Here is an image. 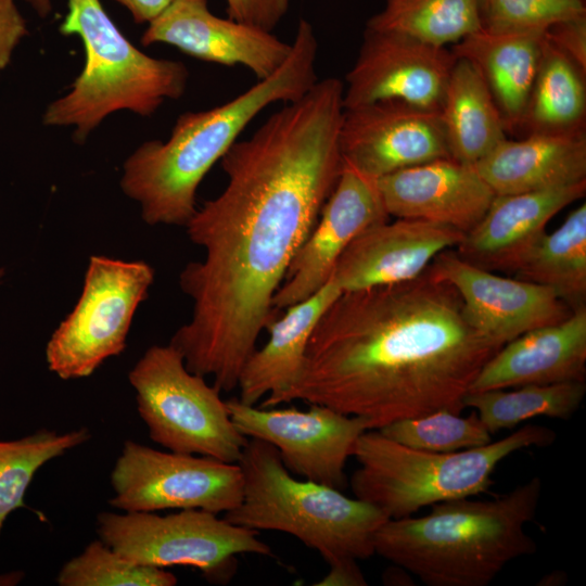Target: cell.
<instances>
[{"instance_id": "19", "label": "cell", "mask_w": 586, "mask_h": 586, "mask_svg": "<svg viewBox=\"0 0 586 586\" xmlns=\"http://www.w3.org/2000/svg\"><path fill=\"white\" fill-rule=\"evenodd\" d=\"M388 216L420 219L470 231L495 192L473 165L441 158L377 179Z\"/></svg>"}, {"instance_id": "7", "label": "cell", "mask_w": 586, "mask_h": 586, "mask_svg": "<svg viewBox=\"0 0 586 586\" xmlns=\"http://www.w3.org/2000/svg\"><path fill=\"white\" fill-rule=\"evenodd\" d=\"M553 430L526 424L486 445L454 453H434L399 444L378 430L365 431L352 457L358 468L351 476L354 496L387 519H399L438 502L486 493L497 466L510 455L555 442Z\"/></svg>"}, {"instance_id": "8", "label": "cell", "mask_w": 586, "mask_h": 586, "mask_svg": "<svg viewBox=\"0 0 586 586\" xmlns=\"http://www.w3.org/2000/svg\"><path fill=\"white\" fill-rule=\"evenodd\" d=\"M128 380L151 441L174 453L239 461L249 438L231 421L220 392L188 370L174 346H150Z\"/></svg>"}, {"instance_id": "14", "label": "cell", "mask_w": 586, "mask_h": 586, "mask_svg": "<svg viewBox=\"0 0 586 586\" xmlns=\"http://www.w3.org/2000/svg\"><path fill=\"white\" fill-rule=\"evenodd\" d=\"M340 150L343 163L374 179L451 158L440 113L394 99L344 109Z\"/></svg>"}, {"instance_id": "24", "label": "cell", "mask_w": 586, "mask_h": 586, "mask_svg": "<svg viewBox=\"0 0 586 586\" xmlns=\"http://www.w3.org/2000/svg\"><path fill=\"white\" fill-rule=\"evenodd\" d=\"M546 31V30H545ZM545 31H474L450 49L470 62L486 84L506 131H518L535 78Z\"/></svg>"}, {"instance_id": "10", "label": "cell", "mask_w": 586, "mask_h": 586, "mask_svg": "<svg viewBox=\"0 0 586 586\" xmlns=\"http://www.w3.org/2000/svg\"><path fill=\"white\" fill-rule=\"evenodd\" d=\"M153 281L154 269L144 260L92 255L75 307L47 343L48 369L62 380L81 379L120 355Z\"/></svg>"}, {"instance_id": "35", "label": "cell", "mask_w": 586, "mask_h": 586, "mask_svg": "<svg viewBox=\"0 0 586 586\" xmlns=\"http://www.w3.org/2000/svg\"><path fill=\"white\" fill-rule=\"evenodd\" d=\"M545 37L586 73V13L552 24Z\"/></svg>"}, {"instance_id": "9", "label": "cell", "mask_w": 586, "mask_h": 586, "mask_svg": "<svg viewBox=\"0 0 586 586\" xmlns=\"http://www.w3.org/2000/svg\"><path fill=\"white\" fill-rule=\"evenodd\" d=\"M95 532L99 539L137 564L191 566L215 584L232 578L239 555L272 556L257 531L200 509L165 515L102 511L97 515Z\"/></svg>"}, {"instance_id": "5", "label": "cell", "mask_w": 586, "mask_h": 586, "mask_svg": "<svg viewBox=\"0 0 586 586\" xmlns=\"http://www.w3.org/2000/svg\"><path fill=\"white\" fill-rule=\"evenodd\" d=\"M243 475L241 502L225 513L232 524L290 534L328 564L375 555L374 535L388 520L374 506L340 489L290 474L278 449L249 438L237 462Z\"/></svg>"}, {"instance_id": "31", "label": "cell", "mask_w": 586, "mask_h": 586, "mask_svg": "<svg viewBox=\"0 0 586 586\" xmlns=\"http://www.w3.org/2000/svg\"><path fill=\"white\" fill-rule=\"evenodd\" d=\"M378 431L405 446L434 453H454L492 442V434L474 411L463 417L461 412L438 409L395 421Z\"/></svg>"}, {"instance_id": "37", "label": "cell", "mask_w": 586, "mask_h": 586, "mask_svg": "<svg viewBox=\"0 0 586 586\" xmlns=\"http://www.w3.org/2000/svg\"><path fill=\"white\" fill-rule=\"evenodd\" d=\"M330 570L316 583L318 586H366L367 581L357 564V560L346 559L329 564Z\"/></svg>"}, {"instance_id": "28", "label": "cell", "mask_w": 586, "mask_h": 586, "mask_svg": "<svg viewBox=\"0 0 586 586\" xmlns=\"http://www.w3.org/2000/svg\"><path fill=\"white\" fill-rule=\"evenodd\" d=\"M585 381L530 384L468 392L464 408H472L491 434L510 430L533 418L569 419L579 409Z\"/></svg>"}, {"instance_id": "12", "label": "cell", "mask_w": 586, "mask_h": 586, "mask_svg": "<svg viewBox=\"0 0 586 586\" xmlns=\"http://www.w3.org/2000/svg\"><path fill=\"white\" fill-rule=\"evenodd\" d=\"M308 410L263 408L239 398L226 400L231 421L247 438L275 446L284 467L306 480L342 489L345 466L358 437L370 430L366 419L309 404Z\"/></svg>"}, {"instance_id": "39", "label": "cell", "mask_w": 586, "mask_h": 586, "mask_svg": "<svg viewBox=\"0 0 586 586\" xmlns=\"http://www.w3.org/2000/svg\"><path fill=\"white\" fill-rule=\"evenodd\" d=\"M38 14L46 15L50 11V0H28Z\"/></svg>"}, {"instance_id": "29", "label": "cell", "mask_w": 586, "mask_h": 586, "mask_svg": "<svg viewBox=\"0 0 586 586\" xmlns=\"http://www.w3.org/2000/svg\"><path fill=\"white\" fill-rule=\"evenodd\" d=\"M366 27L445 47L481 29L479 0H385Z\"/></svg>"}, {"instance_id": "32", "label": "cell", "mask_w": 586, "mask_h": 586, "mask_svg": "<svg viewBox=\"0 0 586 586\" xmlns=\"http://www.w3.org/2000/svg\"><path fill=\"white\" fill-rule=\"evenodd\" d=\"M59 586H175L178 578L164 568L137 564L101 539L63 564Z\"/></svg>"}, {"instance_id": "13", "label": "cell", "mask_w": 586, "mask_h": 586, "mask_svg": "<svg viewBox=\"0 0 586 586\" xmlns=\"http://www.w3.org/2000/svg\"><path fill=\"white\" fill-rule=\"evenodd\" d=\"M455 62L446 47L366 27L345 77L344 109L394 99L440 113Z\"/></svg>"}, {"instance_id": "26", "label": "cell", "mask_w": 586, "mask_h": 586, "mask_svg": "<svg viewBox=\"0 0 586 586\" xmlns=\"http://www.w3.org/2000/svg\"><path fill=\"white\" fill-rule=\"evenodd\" d=\"M586 73L544 36L535 78L518 128L526 135L585 132Z\"/></svg>"}, {"instance_id": "1", "label": "cell", "mask_w": 586, "mask_h": 586, "mask_svg": "<svg viewBox=\"0 0 586 586\" xmlns=\"http://www.w3.org/2000/svg\"><path fill=\"white\" fill-rule=\"evenodd\" d=\"M343 91L337 78L318 80L237 140L219 161L225 189L184 226L205 256L180 272L192 315L169 344L220 393L238 387L259 334L275 320L273 296L289 265L337 181Z\"/></svg>"}, {"instance_id": "34", "label": "cell", "mask_w": 586, "mask_h": 586, "mask_svg": "<svg viewBox=\"0 0 586 586\" xmlns=\"http://www.w3.org/2000/svg\"><path fill=\"white\" fill-rule=\"evenodd\" d=\"M291 0H226L228 17L267 31L286 14Z\"/></svg>"}, {"instance_id": "18", "label": "cell", "mask_w": 586, "mask_h": 586, "mask_svg": "<svg viewBox=\"0 0 586 586\" xmlns=\"http://www.w3.org/2000/svg\"><path fill=\"white\" fill-rule=\"evenodd\" d=\"M464 233L436 222L397 218L371 226L340 256L331 280L342 292L410 281L441 252L456 247Z\"/></svg>"}, {"instance_id": "4", "label": "cell", "mask_w": 586, "mask_h": 586, "mask_svg": "<svg viewBox=\"0 0 586 586\" xmlns=\"http://www.w3.org/2000/svg\"><path fill=\"white\" fill-rule=\"evenodd\" d=\"M542 492L534 476L494 499L448 500L422 517L388 519L375 532L374 552L429 586H487L537 551L526 526Z\"/></svg>"}, {"instance_id": "15", "label": "cell", "mask_w": 586, "mask_h": 586, "mask_svg": "<svg viewBox=\"0 0 586 586\" xmlns=\"http://www.w3.org/2000/svg\"><path fill=\"white\" fill-rule=\"evenodd\" d=\"M388 217L377 179L342 162L337 181L316 225L291 260L273 296V308L285 309L315 294L329 281L349 243Z\"/></svg>"}, {"instance_id": "2", "label": "cell", "mask_w": 586, "mask_h": 586, "mask_svg": "<svg viewBox=\"0 0 586 586\" xmlns=\"http://www.w3.org/2000/svg\"><path fill=\"white\" fill-rule=\"evenodd\" d=\"M501 347L469 321L458 292L425 270L343 292L276 406L302 399L364 418L370 430L438 409L461 412L480 369Z\"/></svg>"}, {"instance_id": "33", "label": "cell", "mask_w": 586, "mask_h": 586, "mask_svg": "<svg viewBox=\"0 0 586 586\" xmlns=\"http://www.w3.org/2000/svg\"><path fill=\"white\" fill-rule=\"evenodd\" d=\"M585 13V0H479L481 29L492 34L545 31Z\"/></svg>"}, {"instance_id": "22", "label": "cell", "mask_w": 586, "mask_h": 586, "mask_svg": "<svg viewBox=\"0 0 586 586\" xmlns=\"http://www.w3.org/2000/svg\"><path fill=\"white\" fill-rule=\"evenodd\" d=\"M343 292L329 281L306 300L286 307L267 328L268 342L244 364L238 382L239 399L246 405L276 407L279 397L297 380L310 335L319 319Z\"/></svg>"}, {"instance_id": "17", "label": "cell", "mask_w": 586, "mask_h": 586, "mask_svg": "<svg viewBox=\"0 0 586 586\" xmlns=\"http://www.w3.org/2000/svg\"><path fill=\"white\" fill-rule=\"evenodd\" d=\"M157 42L202 61L244 66L257 80L279 69L292 50L271 31L216 16L208 0H173L141 37L143 46Z\"/></svg>"}, {"instance_id": "30", "label": "cell", "mask_w": 586, "mask_h": 586, "mask_svg": "<svg viewBox=\"0 0 586 586\" xmlns=\"http://www.w3.org/2000/svg\"><path fill=\"white\" fill-rule=\"evenodd\" d=\"M90 437V431L80 426L62 433L40 429L17 440L0 441V533L9 514L24 506L37 471Z\"/></svg>"}, {"instance_id": "38", "label": "cell", "mask_w": 586, "mask_h": 586, "mask_svg": "<svg viewBox=\"0 0 586 586\" xmlns=\"http://www.w3.org/2000/svg\"><path fill=\"white\" fill-rule=\"evenodd\" d=\"M125 7L138 24L150 23L158 16L173 0H114Z\"/></svg>"}, {"instance_id": "27", "label": "cell", "mask_w": 586, "mask_h": 586, "mask_svg": "<svg viewBox=\"0 0 586 586\" xmlns=\"http://www.w3.org/2000/svg\"><path fill=\"white\" fill-rule=\"evenodd\" d=\"M515 278L550 288L571 310L586 306V204L545 233L518 267Z\"/></svg>"}, {"instance_id": "11", "label": "cell", "mask_w": 586, "mask_h": 586, "mask_svg": "<svg viewBox=\"0 0 586 586\" xmlns=\"http://www.w3.org/2000/svg\"><path fill=\"white\" fill-rule=\"evenodd\" d=\"M110 481L109 504L124 512L200 509L219 514L234 509L243 494L238 463L161 451L130 440L124 442Z\"/></svg>"}, {"instance_id": "20", "label": "cell", "mask_w": 586, "mask_h": 586, "mask_svg": "<svg viewBox=\"0 0 586 586\" xmlns=\"http://www.w3.org/2000/svg\"><path fill=\"white\" fill-rule=\"evenodd\" d=\"M585 193L586 180L538 191L496 194L482 219L464 233L456 252L483 269L514 273L546 233L548 222Z\"/></svg>"}, {"instance_id": "23", "label": "cell", "mask_w": 586, "mask_h": 586, "mask_svg": "<svg viewBox=\"0 0 586 586\" xmlns=\"http://www.w3.org/2000/svg\"><path fill=\"white\" fill-rule=\"evenodd\" d=\"M495 194H514L586 180V132L505 139L473 165Z\"/></svg>"}, {"instance_id": "36", "label": "cell", "mask_w": 586, "mask_h": 586, "mask_svg": "<svg viewBox=\"0 0 586 586\" xmlns=\"http://www.w3.org/2000/svg\"><path fill=\"white\" fill-rule=\"evenodd\" d=\"M26 34V21L15 0H0V71L8 66L13 51Z\"/></svg>"}, {"instance_id": "25", "label": "cell", "mask_w": 586, "mask_h": 586, "mask_svg": "<svg viewBox=\"0 0 586 586\" xmlns=\"http://www.w3.org/2000/svg\"><path fill=\"white\" fill-rule=\"evenodd\" d=\"M440 117L450 157L474 165L507 139L499 110L476 68L456 59Z\"/></svg>"}, {"instance_id": "16", "label": "cell", "mask_w": 586, "mask_h": 586, "mask_svg": "<svg viewBox=\"0 0 586 586\" xmlns=\"http://www.w3.org/2000/svg\"><path fill=\"white\" fill-rule=\"evenodd\" d=\"M426 270L458 292L469 321L500 346L572 314L550 288L497 276L468 263L453 249L436 255Z\"/></svg>"}, {"instance_id": "3", "label": "cell", "mask_w": 586, "mask_h": 586, "mask_svg": "<svg viewBox=\"0 0 586 586\" xmlns=\"http://www.w3.org/2000/svg\"><path fill=\"white\" fill-rule=\"evenodd\" d=\"M318 41L298 22L286 61L268 78L228 102L180 115L166 141L143 142L124 163L120 188L150 225L186 226L196 211L199 186L246 126L267 106L303 97L317 81Z\"/></svg>"}, {"instance_id": "40", "label": "cell", "mask_w": 586, "mask_h": 586, "mask_svg": "<svg viewBox=\"0 0 586 586\" xmlns=\"http://www.w3.org/2000/svg\"><path fill=\"white\" fill-rule=\"evenodd\" d=\"M4 276V269L3 268H0V283H1V280Z\"/></svg>"}, {"instance_id": "21", "label": "cell", "mask_w": 586, "mask_h": 586, "mask_svg": "<svg viewBox=\"0 0 586 586\" xmlns=\"http://www.w3.org/2000/svg\"><path fill=\"white\" fill-rule=\"evenodd\" d=\"M585 375L586 306L505 344L483 365L469 392L585 381Z\"/></svg>"}, {"instance_id": "6", "label": "cell", "mask_w": 586, "mask_h": 586, "mask_svg": "<svg viewBox=\"0 0 586 586\" xmlns=\"http://www.w3.org/2000/svg\"><path fill=\"white\" fill-rule=\"evenodd\" d=\"M60 25L63 35H77L86 61L71 90L46 109V126L73 127L84 143L110 114L128 110L151 116L165 100L179 99L189 72L182 62L152 58L120 33L100 0H68Z\"/></svg>"}]
</instances>
